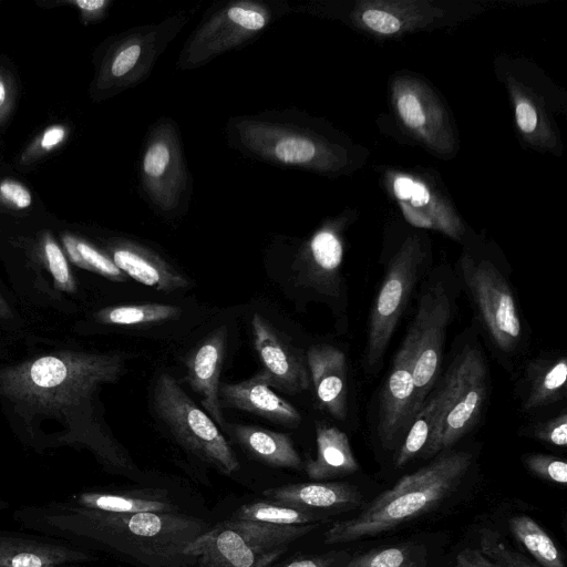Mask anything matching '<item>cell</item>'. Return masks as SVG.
Returning <instances> with one entry per match:
<instances>
[{"label":"cell","mask_w":567,"mask_h":567,"mask_svg":"<svg viewBox=\"0 0 567 567\" xmlns=\"http://www.w3.org/2000/svg\"><path fill=\"white\" fill-rule=\"evenodd\" d=\"M14 517L31 532L122 555L146 567L194 565L185 549L208 529L204 520L177 512L121 514L71 502L22 507Z\"/></svg>","instance_id":"1"},{"label":"cell","mask_w":567,"mask_h":567,"mask_svg":"<svg viewBox=\"0 0 567 567\" xmlns=\"http://www.w3.org/2000/svg\"><path fill=\"white\" fill-rule=\"evenodd\" d=\"M123 370L118 354L56 352L0 370V392L27 411L64 416L89 410L97 389Z\"/></svg>","instance_id":"2"},{"label":"cell","mask_w":567,"mask_h":567,"mask_svg":"<svg viewBox=\"0 0 567 567\" xmlns=\"http://www.w3.org/2000/svg\"><path fill=\"white\" fill-rule=\"evenodd\" d=\"M472 463L465 451H443L430 464L401 477L353 518L334 523L324 543L355 542L391 530L434 508L461 483Z\"/></svg>","instance_id":"3"},{"label":"cell","mask_w":567,"mask_h":567,"mask_svg":"<svg viewBox=\"0 0 567 567\" xmlns=\"http://www.w3.org/2000/svg\"><path fill=\"white\" fill-rule=\"evenodd\" d=\"M317 525L282 526L229 518L198 536L185 555L200 567H268Z\"/></svg>","instance_id":"4"},{"label":"cell","mask_w":567,"mask_h":567,"mask_svg":"<svg viewBox=\"0 0 567 567\" xmlns=\"http://www.w3.org/2000/svg\"><path fill=\"white\" fill-rule=\"evenodd\" d=\"M153 404L159 419L185 450L226 475L239 468L234 450L215 422L167 372L156 380Z\"/></svg>","instance_id":"5"},{"label":"cell","mask_w":567,"mask_h":567,"mask_svg":"<svg viewBox=\"0 0 567 567\" xmlns=\"http://www.w3.org/2000/svg\"><path fill=\"white\" fill-rule=\"evenodd\" d=\"M444 406L422 452L430 457L446 451L477 422L487 394V365L481 350L465 346L450 367L443 386Z\"/></svg>","instance_id":"6"},{"label":"cell","mask_w":567,"mask_h":567,"mask_svg":"<svg viewBox=\"0 0 567 567\" xmlns=\"http://www.w3.org/2000/svg\"><path fill=\"white\" fill-rule=\"evenodd\" d=\"M452 318V300L442 282L423 289L410 331L414 340L413 419L434 386L443 358L446 328ZM412 419V420H413Z\"/></svg>","instance_id":"7"},{"label":"cell","mask_w":567,"mask_h":567,"mask_svg":"<svg viewBox=\"0 0 567 567\" xmlns=\"http://www.w3.org/2000/svg\"><path fill=\"white\" fill-rule=\"evenodd\" d=\"M462 279L494 346L511 353L522 340V322L514 295L503 275L488 262H462Z\"/></svg>","instance_id":"8"},{"label":"cell","mask_w":567,"mask_h":567,"mask_svg":"<svg viewBox=\"0 0 567 567\" xmlns=\"http://www.w3.org/2000/svg\"><path fill=\"white\" fill-rule=\"evenodd\" d=\"M419 270L420 260L416 254L405 250L390 265L383 278L369 317L365 360L371 370L382 362L395 327L420 277Z\"/></svg>","instance_id":"9"},{"label":"cell","mask_w":567,"mask_h":567,"mask_svg":"<svg viewBox=\"0 0 567 567\" xmlns=\"http://www.w3.org/2000/svg\"><path fill=\"white\" fill-rule=\"evenodd\" d=\"M413 363L414 340L409 330L394 357L380 395L377 432L381 444L388 450L394 449L401 442L413 419Z\"/></svg>","instance_id":"10"},{"label":"cell","mask_w":567,"mask_h":567,"mask_svg":"<svg viewBox=\"0 0 567 567\" xmlns=\"http://www.w3.org/2000/svg\"><path fill=\"white\" fill-rule=\"evenodd\" d=\"M96 555L35 533L0 529V567H85Z\"/></svg>","instance_id":"11"},{"label":"cell","mask_w":567,"mask_h":567,"mask_svg":"<svg viewBox=\"0 0 567 567\" xmlns=\"http://www.w3.org/2000/svg\"><path fill=\"white\" fill-rule=\"evenodd\" d=\"M254 346L270 386L290 394L309 389L307 359L284 340L278 331L259 313L251 319Z\"/></svg>","instance_id":"12"},{"label":"cell","mask_w":567,"mask_h":567,"mask_svg":"<svg viewBox=\"0 0 567 567\" xmlns=\"http://www.w3.org/2000/svg\"><path fill=\"white\" fill-rule=\"evenodd\" d=\"M227 343L225 326L216 329L186 358V379L190 388L200 396L202 405L210 419L223 425L219 401V377Z\"/></svg>","instance_id":"13"},{"label":"cell","mask_w":567,"mask_h":567,"mask_svg":"<svg viewBox=\"0 0 567 567\" xmlns=\"http://www.w3.org/2000/svg\"><path fill=\"white\" fill-rule=\"evenodd\" d=\"M262 494L269 501L323 516L355 508L363 501L359 489L344 482L287 484Z\"/></svg>","instance_id":"14"},{"label":"cell","mask_w":567,"mask_h":567,"mask_svg":"<svg viewBox=\"0 0 567 567\" xmlns=\"http://www.w3.org/2000/svg\"><path fill=\"white\" fill-rule=\"evenodd\" d=\"M220 406L246 411L270 421L296 427L301 422L298 410L276 394L259 371L250 379L237 383H220Z\"/></svg>","instance_id":"15"},{"label":"cell","mask_w":567,"mask_h":567,"mask_svg":"<svg viewBox=\"0 0 567 567\" xmlns=\"http://www.w3.org/2000/svg\"><path fill=\"white\" fill-rule=\"evenodd\" d=\"M307 364L320 405L334 419L348 411L347 359L329 344H315L307 351Z\"/></svg>","instance_id":"16"},{"label":"cell","mask_w":567,"mask_h":567,"mask_svg":"<svg viewBox=\"0 0 567 567\" xmlns=\"http://www.w3.org/2000/svg\"><path fill=\"white\" fill-rule=\"evenodd\" d=\"M342 257L339 238L332 231H319L310 241L309 254L297 275L298 284L321 296L338 298L341 292Z\"/></svg>","instance_id":"17"},{"label":"cell","mask_w":567,"mask_h":567,"mask_svg":"<svg viewBox=\"0 0 567 567\" xmlns=\"http://www.w3.org/2000/svg\"><path fill=\"white\" fill-rule=\"evenodd\" d=\"M111 256L122 272L156 291L171 292L189 286L184 275L140 247L118 245L112 249Z\"/></svg>","instance_id":"18"},{"label":"cell","mask_w":567,"mask_h":567,"mask_svg":"<svg viewBox=\"0 0 567 567\" xmlns=\"http://www.w3.org/2000/svg\"><path fill=\"white\" fill-rule=\"evenodd\" d=\"M317 455L305 465L315 482L352 474L359 470L349 439L336 426L318 424L316 429Z\"/></svg>","instance_id":"19"},{"label":"cell","mask_w":567,"mask_h":567,"mask_svg":"<svg viewBox=\"0 0 567 567\" xmlns=\"http://www.w3.org/2000/svg\"><path fill=\"white\" fill-rule=\"evenodd\" d=\"M237 443L254 458L274 467L299 471L302 460L288 434L252 425H234Z\"/></svg>","instance_id":"20"},{"label":"cell","mask_w":567,"mask_h":567,"mask_svg":"<svg viewBox=\"0 0 567 567\" xmlns=\"http://www.w3.org/2000/svg\"><path fill=\"white\" fill-rule=\"evenodd\" d=\"M70 502L86 508L121 514L177 512V506L167 501L165 493L156 489L120 494L85 492L72 496Z\"/></svg>","instance_id":"21"},{"label":"cell","mask_w":567,"mask_h":567,"mask_svg":"<svg viewBox=\"0 0 567 567\" xmlns=\"http://www.w3.org/2000/svg\"><path fill=\"white\" fill-rule=\"evenodd\" d=\"M526 395L522 406L525 412L553 404L565 398L567 362L565 357L540 359L527 369Z\"/></svg>","instance_id":"22"},{"label":"cell","mask_w":567,"mask_h":567,"mask_svg":"<svg viewBox=\"0 0 567 567\" xmlns=\"http://www.w3.org/2000/svg\"><path fill=\"white\" fill-rule=\"evenodd\" d=\"M444 406L442 389L426 399L421 410L412 420L395 457L398 467L404 466L424 451L430 442Z\"/></svg>","instance_id":"23"},{"label":"cell","mask_w":567,"mask_h":567,"mask_svg":"<svg viewBox=\"0 0 567 567\" xmlns=\"http://www.w3.org/2000/svg\"><path fill=\"white\" fill-rule=\"evenodd\" d=\"M508 527L539 566L566 567L560 550L535 519L527 515H516L509 518Z\"/></svg>","instance_id":"24"},{"label":"cell","mask_w":567,"mask_h":567,"mask_svg":"<svg viewBox=\"0 0 567 567\" xmlns=\"http://www.w3.org/2000/svg\"><path fill=\"white\" fill-rule=\"evenodd\" d=\"M230 518L289 526L318 524L324 516L272 501H259L240 506Z\"/></svg>","instance_id":"25"},{"label":"cell","mask_w":567,"mask_h":567,"mask_svg":"<svg viewBox=\"0 0 567 567\" xmlns=\"http://www.w3.org/2000/svg\"><path fill=\"white\" fill-rule=\"evenodd\" d=\"M181 308L165 303H141L111 307L101 310L96 317L107 324L138 326L158 323L181 316Z\"/></svg>","instance_id":"26"},{"label":"cell","mask_w":567,"mask_h":567,"mask_svg":"<svg viewBox=\"0 0 567 567\" xmlns=\"http://www.w3.org/2000/svg\"><path fill=\"white\" fill-rule=\"evenodd\" d=\"M425 554L415 544L383 546L353 557L343 567H425Z\"/></svg>","instance_id":"27"},{"label":"cell","mask_w":567,"mask_h":567,"mask_svg":"<svg viewBox=\"0 0 567 567\" xmlns=\"http://www.w3.org/2000/svg\"><path fill=\"white\" fill-rule=\"evenodd\" d=\"M481 551L502 567H542L513 550L496 532L483 529L480 534Z\"/></svg>","instance_id":"28"},{"label":"cell","mask_w":567,"mask_h":567,"mask_svg":"<svg viewBox=\"0 0 567 567\" xmlns=\"http://www.w3.org/2000/svg\"><path fill=\"white\" fill-rule=\"evenodd\" d=\"M41 254L55 285L63 290H73L74 281L65 255L50 234L41 240Z\"/></svg>","instance_id":"29"},{"label":"cell","mask_w":567,"mask_h":567,"mask_svg":"<svg viewBox=\"0 0 567 567\" xmlns=\"http://www.w3.org/2000/svg\"><path fill=\"white\" fill-rule=\"evenodd\" d=\"M69 128L66 125L56 123L45 127L24 150L21 162L30 164L54 150L59 148L68 138Z\"/></svg>","instance_id":"30"},{"label":"cell","mask_w":567,"mask_h":567,"mask_svg":"<svg viewBox=\"0 0 567 567\" xmlns=\"http://www.w3.org/2000/svg\"><path fill=\"white\" fill-rule=\"evenodd\" d=\"M75 245L80 256V267L96 271L112 280H126L127 276L116 267L110 257L84 240L76 238Z\"/></svg>","instance_id":"31"},{"label":"cell","mask_w":567,"mask_h":567,"mask_svg":"<svg viewBox=\"0 0 567 567\" xmlns=\"http://www.w3.org/2000/svg\"><path fill=\"white\" fill-rule=\"evenodd\" d=\"M523 461L536 476L555 484L566 485L567 463L564 460L553 455L533 453L524 455Z\"/></svg>","instance_id":"32"},{"label":"cell","mask_w":567,"mask_h":567,"mask_svg":"<svg viewBox=\"0 0 567 567\" xmlns=\"http://www.w3.org/2000/svg\"><path fill=\"white\" fill-rule=\"evenodd\" d=\"M32 194L19 181L4 178L0 181V205L11 210H25L32 205Z\"/></svg>","instance_id":"33"},{"label":"cell","mask_w":567,"mask_h":567,"mask_svg":"<svg viewBox=\"0 0 567 567\" xmlns=\"http://www.w3.org/2000/svg\"><path fill=\"white\" fill-rule=\"evenodd\" d=\"M275 154L281 162L298 164L312 158L315 155V146L307 140L290 137L277 144Z\"/></svg>","instance_id":"34"},{"label":"cell","mask_w":567,"mask_h":567,"mask_svg":"<svg viewBox=\"0 0 567 567\" xmlns=\"http://www.w3.org/2000/svg\"><path fill=\"white\" fill-rule=\"evenodd\" d=\"M534 436L555 446L565 447L567 444V415L561 412L534 427Z\"/></svg>","instance_id":"35"},{"label":"cell","mask_w":567,"mask_h":567,"mask_svg":"<svg viewBox=\"0 0 567 567\" xmlns=\"http://www.w3.org/2000/svg\"><path fill=\"white\" fill-rule=\"evenodd\" d=\"M169 162V151L163 143L153 144L145 154L144 172L152 177L161 176Z\"/></svg>","instance_id":"36"},{"label":"cell","mask_w":567,"mask_h":567,"mask_svg":"<svg viewBox=\"0 0 567 567\" xmlns=\"http://www.w3.org/2000/svg\"><path fill=\"white\" fill-rule=\"evenodd\" d=\"M16 100V86L10 73L0 66V126L10 116Z\"/></svg>","instance_id":"37"},{"label":"cell","mask_w":567,"mask_h":567,"mask_svg":"<svg viewBox=\"0 0 567 567\" xmlns=\"http://www.w3.org/2000/svg\"><path fill=\"white\" fill-rule=\"evenodd\" d=\"M362 19L372 30L383 34H391L400 29V21L385 11L374 9L367 10Z\"/></svg>","instance_id":"38"},{"label":"cell","mask_w":567,"mask_h":567,"mask_svg":"<svg viewBox=\"0 0 567 567\" xmlns=\"http://www.w3.org/2000/svg\"><path fill=\"white\" fill-rule=\"evenodd\" d=\"M141 54L138 44H132L122 49L112 60L110 73L114 78H121L133 69Z\"/></svg>","instance_id":"39"},{"label":"cell","mask_w":567,"mask_h":567,"mask_svg":"<svg viewBox=\"0 0 567 567\" xmlns=\"http://www.w3.org/2000/svg\"><path fill=\"white\" fill-rule=\"evenodd\" d=\"M401 117L411 127H419L424 123V113L417 101L412 94H405L398 102Z\"/></svg>","instance_id":"40"},{"label":"cell","mask_w":567,"mask_h":567,"mask_svg":"<svg viewBox=\"0 0 567 567\" xmlns=\"http://www.w3.org/2000/svg\"><path fill=\"white\" fill-rule=\"evenodd\" d=\"M229 18L248 30H260L265 25V18L257 11L234 7L228 11Z\"/></svg>","instance_id":"41"},{"label":"cell","mask_w":567,"mask_h":567,"mask_svg":"<svg viewBox=\"0 0 567 567\" xmlns=\"http://www.w3.org/2000/svg\"><path fill=\"white\" fill-rule=\"evenodd\" d=\"M455 567H502L486 557L481 550L466 548L456 556Z\"/></svg>","instance_id":"42"},{"label":"cell","mask_w":567,"mask_h":567,"mask_svg":"<svg viewBox=\"0 0 567 567\" xmlns=\"http://www.w3.org/2000/svg\"><path fill=\"white\" fill-rule=\"evenodd\" d=\"M68 3L80 11L81 19L84 22H90L105 10L109 2L105 0H70Z\"/></svg>","instance_id":"43"},{"label":"cell","mask_w":567,"mask_h":567,"mask_svg":"<svg viewBox=\"0 0 567 567\" xmlns=\"http://www.w3.org/2000/svg\"><path fill=\"white\" fill-rule=\"evenodd\" d=\"M338 559V554L329 553L324 555H315V556H306L299 557L284 567H333Z\"/></svg>","instance_id":"44"},{"label":"cell","mask_w":567,"mask_h":567,"mask_svg":"<svg viewBox=\"0 0 567 567\" xmlns=\"http://www.w3.org/2000/svg\"><path fill=\"white\" fill-rule=\"evenodd\" d=\"M516 118L519 127L529 133L535 130L537 124V115L534 109L527 103H520L516 107Z\"/></svg>","instance_id":"45"},{"label":"cell","mask_w":567,"mask_h":567,"mask_svg":"<svg viewBox=\"0 0 567 567\" xmlns=\"http://www.w3.org/2000/svg\"><path fill=\"white\" fill-rule=\"evenodd\" d=\"M414 182L408 177H400L394 183V192L400 199L411 198Z\"/></svg>","instance_id":"46"},{"label":"cell","mask_w":567,"mask_h":567,"mask_svg":"<svg viewBox=\"0 0 567 567\" xmlns=\"http://www.w3.org/2000/svg\"><path fill=\"white\" fill-rule=\"evenodd\" d=\"M411 199H412L413 205L422 206L429 202L430 195H429L426 188L422 184L414 183Z\"/></svg>","instance_id":"47"},{"label":"cell","mask_w":567,"mask_h":567,"mask_svg":"<svg viewBox=\"0 0 567 567\" xmlns=\"http://www.w3.org/2000/svg\"><path fill=\"white\" fill-rule=\"evenodd\" d=\"M10 309H9V306L8 303L4 301V299L2 298L1 293H0V316L2 318H9L10 317Z\"/></svg>","instance_id":"48"},{"label":"cell","mask_w":567,"mask_h":567,"mask_svg":"<svg viewBox=\"0 0 567 567\" xmlns=\"http://www.w3.org/2000/svg\"><path fill=\"white\" fill-rule=\"evenodd\" d=\"M7 506H8V505H7L4 502H2V501L0 499V509L6 508Z\"/></svg>","instance_id":"49"}]
</instances>
